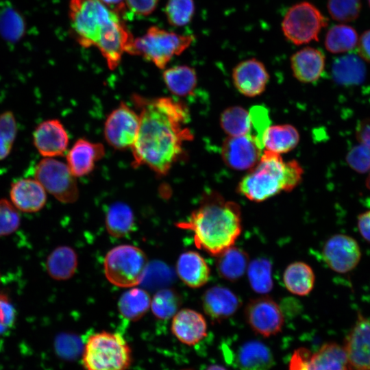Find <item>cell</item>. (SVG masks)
I'll list each match as a JSON object with an SVG mask.
<instances>
[{
	"label": "cell",
	"instance_id": "cell-1",
	"mask_svg": "<svg viewBox=\"0 0 370 370\" xmlns=\"http://www.w3.org/2000/svg\"><path fill=\"white\" fill-rule=\"evenodd\" d=\"M132 101L140 119L131 149L132 164L147 166L156 174L165 175L181 157L184 143L193 138L186 126L188 110L184 104L168 97L134 95Z\"/></svg>",
	"mask_w": 370,
	"mask_h": 370
},
{
	"label": "cell",
	"instance_id": "cell-2",
	"mask_svg": "<svg viewBox=\"0 0 370 370\" xmlns=\"http://www.w3.org/2000/svg\"><path fill=\"white\" fill-rule=\"evenodd\" d=\"M69 17L72 34L83 47L95 46L115 69L134 38L121 15L101 0H70Z\"/></svg>",
	"mask_w": 370,
	"mask_h": 370
},
{
	"label": "cell",
	"instance_id": "cell-3",
	"mask_svg": "<svg viewBox=\"0 0 370 370\" xmlns=\"http://www.w3.org/2000/svg\"><path fill=\"white\" fill-rule=\"evenodd\" d=\"M193 232L196 247L217 256L233 246L242 232L241 207L219 193H205L188 219L176 223Z\"/></svg>",
	"mask_w": 370,
	"mask_h": 370
},
{
	"label": "cell",
	"instance_id": "cell-4",
	"mask_svg": "<svg viewBox=\"0 0 370 370\" xmlns=\"http://www.w3.org/2000/svg\"><path fill=\"white\" fill-rule=\"evenodd\" d=\"M304 170L295 160L284 161L280 154L265 150L258 163L239 182L237 191L254 202L282 192H290L302 180Z\"/></svg>",
	"mask_w": 370,
	"mask_h": 370
},
{
	"label": "cell",
	"instance_id": "cell-5",
	"mask_svg": "<svg viewBox=\"0 0 370 370\" xmlns=\"http://www.w3.org/2000/svg\"><path fill=\"white\" fill-rule=\"evenodd\" d=\"M132 362V349L119 333H94L83 347L82 363L85 370H127Z\"/></svg>",
	"mask_w": 370,
	"mask_h": 370
},
{
	"label": "cell",
	"instance_id": "cell-6",
	"mask_svg": "<svg viewBox=\"0 0 370 370\" xmlns=\"http://www.w3.org/2000/svg\"><path fill=\"white\" fill-rule=\"evenodd\" d=\"M194 40L193 35H181L151 26L145 34L134 38L126 52L141 56L158 68L164 69L173 56L181 54Z\"/></svg>",
	"mask_w": 370,
	"mask_h": 370
},
{
	"label": "cell",
	"instance_id": "cell-7",
	"mask_svg": "<svg viewBox=\"0 0 370 370\" xmlns=\"http://www.w3.org/2000/svg\"><path fill=\"white\" fill-rule=\"evenodd\" d=\"M148 267L145 252L132 245H121L111 249L103 262L104 273L112 284L131 288L144 279Z\"/></svg>",
	"mask_w": 370,
	"mask_h": 370
},
{
	"label": "cell",
	"instance_id": "cell-8",
	"mask_svg": "<svg viewBox=\"0 0 370 370\" xmlns=\"http://www.w3.org/2000/svg\"><path fill=\"white\" fill-rule=\"evenodd\" d=\"M328 25V19L313 4L302 1L291 6L282 22L285 37L300 45L317 41L321 29Z\"/></svg>",
	"mask_w": 370,
	"mask_h": 370
},
{
	"label": "cell",
	"instance_id": "cell-9",
	"mask_svg": "<svg viewBox=\"0 0 370 370\" xmlns=\"http://www.w3.org/2000/svg\"><path fill=\"white\" fill-rule=\"evenodd\" d=\"M34 178L59 201L71 204L79 197L75 177L66 163L54 158H43L34 169Z\"/></svg>",
	"mask_w": 370,
	"mask_h": 370
},
{
	"label": "cell",
	"instance_id": "cell-10",
	"mask_svg": "<svg viewBox=\"0 0 370 370\" xmlns=\"http://www.w3.org/2000/svg\"><path fill=\"white\" fill-rule=\"evenodd\" d=\"M289 370H351L343 347L333 342L323 344L316 352L304 347L295 350Z\"/></svg>",
	"mask_w": 370,
	"mask_h": 370
},
{
	"label": "cell",
	"instance_id": "cell-11",
	"mask_svg": "<svg viewBox=\"0 0 370 370\" xmlns=\"http://www.w3.org/2000/svg\"><path fill=\"white\" fill-rule=\"evenodd\" d=\"M138 113L121 103L108 116L104 123V136L113 148L132 149L138 131Z\"/></svg>",
	"mask_w": 370,
	"mask_h": 370
},
{
	"label": "cell",
	"instance_id": "cell-12",
	"mask_svg": "<svg viewBox=\"0 0 370 370\" xmlns=\"http://www.w3.org/2000/svg\"><path fill=\"white\" fill-rule=\"evenodd\" d=\"M245 316L251 328L264 337L279 333L284 321L280 306L269 297L251 299L245 307Z\"/></svg>",
	"mask_w": 370,
	"mask_h": 370
},
{
	"label": "cell",
	"instance_id": "cell-13",
	"mask_svg": "<svg viewBox=\"0 0 370 370\" xmlns=\"http://www.w3.org/2000/svg\"><path fill=\"white\" fill-rule=\"evenodd\" d=\"M263 145L254 135L228 136L221 146L223 160L230 168L245 171L252 169L262 154Z\"/></svg>",
	"mask_w": 370,
	"mask_h": 370
},
{
	"label": "cell",
	"instance_id": "cell-14",
	"mask_svg": "<svg viewBox=\"0 0 370 370\" xmlns=\"http://www.w3.org/2000/svg\"><path fill=\"white\" fill-rule=\"evenodd\" d=\"M325 262L337 273H347L354 269L361 258L358 242L345 234H335L325 243L323 250Z\"/></svg>",
	"mask_w": 370,
	"mask_h": 370
},
{
	"label": "cell",
	"instance_id": "cell-15",
	"mask_svg": "<svg viewBox=\"0 0 370 370\" xmlns=\"http://www.w3.org/2000/svg\"><path fill=\"white\" fill-rule=\"evenodd\" d=\"M343 349L351 370H370V318L358 314Z\"/></svg>",
	"mask_w": 370,
	"mask_h": 370
},
{
	"label": "cell",
	"instance_id": "cell-16",
	"mask_svg": "<svg viewBox=\"0 0 370 370\" xmlns=\"http://www.w3.org/2000/svg\"><path fill=\"white\" fill-rule=\"evenodd\" d=\"M32 139L34 147L43 158L63 156L69 142L64 125L57 119L40 123L33 132Z\"/></svg>",
	"mask_w": 370,
	"mask_h": 370
},
{
	"label": "cell",
	"instance_id": "cell-17",
	"mask_svg": "<svg viewBox=\"0 0 370 370\" xmlns=\"http://www.w3.org/2000/svg\"><path fill=\"white\" fill-rule=\"evenodd\" d=\"M223 352L225 358L239 370H270L274 365L271 349L258 341H248L236 349Z\"/></svg>",
	"mask_w": 370,
	"mask_h": 370
},
{
	"label": "cell",
	"instance_id": "cell-18",
	"mask_svg": "<svg viewBox=\"0 0 370 370\" xmlns=\"http://www.w3.org/2000/svg\"><path fill=\"white\" fill-rule=\"evenodd\" d=\"M269 75L264 64L255 58L240 62L232 70V79L236 88L242 95L254 97L265 90Z\"/></svg>",
	"mask_w": 370,
	"mask_h": 370
},
{
	"label": "cell",
	"instance_id": "cell-19",
	"mask_svg": "<svg viewBox=\"0 0 370 370\" xmlns=\"http://www.w3.org/2000/svg\"><path fill=\"white\" fill-rule=\"evenodd\" d=\"M171 332L183 344L192 346L207 335V323L199 312L189 308L178 310L172 317Z\"/></svg>",
	"mask_w": 370,
	"mask_h": 370
},
{
	"label": "cell",
	"instance_id": "cell-20",
	"mask_svg": "<svg viewBox=\"0 0 370 370\" xmlns=\"http://www.w3.org/2000/svg\"><path fill=\"white\" fill-rule=\"evenodd\" d=\"M10 197L17 210L32 213L44 208L47 192L35 178H21L12 183Z\"/></svg>",
	"mask_w": 370,
	"mask_h": 370
},
{
	"label": "cell",
	"instance_id": "cell-21",
	"mask_svg": "<svg viewBox=\"0 0 370 370\" xmlns=\"http://www.w3.org/2000/svg\"><path fill=\"white\" fill-rule=\"evenodd\" d=\"M104 155L102 144L79 138L67 152L66 164L75 177H83L94 169L96 162Z\"/></svg>",
	"mask_w": 370,
	"mask_h": 370
},
{
	"label": "cell",
	"instance_id": "cell-22",
	"mask_svg": "<svg viewBox=\"0 0 370 370\" xmlns=\"http://www.w3.org/2000/svg\"><path fill=\"white\" fill-rule=\"evenodd\" d=\"M205 313L213 322H221L234 314L241 306L239 298L229 288L214 286L202 297Z\"/></svg>",
	"mask_w": 370,
	"mask_h": 370
},
{
	"label": "cell",
	"instance_id": "cell-23",
	"mask_svg": "<svg viewBox=\"0 0 370 370\" xmlns=\"http://www.w3.org/2000/svg\"><path fill=\"white\" fill-rule=\"evenodd\" d=\"M325 63L323 52L307 47L292 55L291 68L294 77L302 83H312L321 76Z\"/></svg>",
	"mask_w": 370,
	"mask_h": 370
},
{
	"label": "cell",
	"instance_id": "cell-24",
	"mask_svg": "<svg viewBox=\"0 0 370 370\" xmlns=\"http://www.w3.org/2000/svg\"><path fill=\"white\" fill-rule=\"evenodd\" d=\"M176 271L181 280L191 288H199L209 280L210 269L204 258L197 252H183L176 263Z\"/></svg>",
	"mask_w": 370,
	"mask_h": 370
},
{
	"label": "cell",
	"instance_id": "cell-25",
	"mask_svg": "<svg viewBox=\"0 0 370 370\" xmlns=\"http://www.w3.org/2000/svg\"><path fill=\"white\" fill-rule=\"evenodd\" d=\"M299 141L298 131L289 124L269 125L262 136V144L265 150L278 154L293 150Z\"/></svg>",
	"mask_w": 370,
	"mask_h": 370
},
{
	"label": "cell",
	"instance_id": "cell-26",
	"mask_svg": "<svg viewBox=\"0 0 370 370\" xmlns=\"http://www.w3.org/2000/svg\"><path fill=\"white\" fill-rule=\"evenodd\" d=\"M77 264L75 251L69 246H60L48 256L46 269L53 280H66L75 274Z\"/></svg>",
	"mask_w": 370,
	"mask_h": 370
},
{
	"label": "cell",
	"instance_id": "cell-27",
	"mask_svg": "<svg viewBox=\"0 0 370 370\" xmlns=\"http://www.w3.org/2000/svg\"><path fill=\"white\" fill-rule=\"evenodd\" d=\"M248 265V254L234 245L217 256V271L221 277L228 281L239 280L247 271Z\"/></svg>",
	"mask_w": 370,
	"mask_h": 370
},
{
	"label": "cell",
	"instance_id": "cell-28",
	"mask_svg": "<svg viewBox=\"0 0 370 370\" xmlns=\"http://www.w3.org/2000/svg\"><path fill=\"white\" fill-rule=\"evenodd\" d=\"M314 281L313 270L304 262L290 264L283 274V282L286 289L299 296L309 294L314 287Z\"/></svg>",
	"mask_w": 370,
	"mask_h": 370
},
{
	"label": "cell",
	"instance_id": "cell-29",
	"mask_svg": "<svg viewBox=\"0 0 370 370\" xmlns=\"http://www.w3.org/2000/svg\"><path fill=\"white\" fill-rule=\"evenodd\" d=\"M162 77L169 91L179 97L192 93L197 83L195 70L187 65L169 68L163 72Z\"/></svg>",
	"mask_w": 370,
	"mask_h": 370
},
{
	"label": "cell",
	"instance_id": "cell-30",
	"mask_svg": "<svg viewBox=\"0 0 370 370\" xmlns=\"http://www.w3.org/2000/svg\"><path fill=\"white\" fill-rule=\"evenodd\" d=\"M366 73L365 66L359 56L348 54L336 58L332 66L334 79L341 84L360 83Z\"/></svg>",
	"mask_w": 370,
	"mask_h": 370
},
{
	"label": "cell",
	"instance_id": "cell-31",
	"mask_svg": "<svg viewBox=\"0 0 370 370\" xmlns=\"http://www.w3.org/2000/svg\"><path fill=\"white\" fill-rule=\"evenodd\" d=\"M105 223L107 231L112 236L122 238L133 230L134 213L126 204L116 202L108 208Z\"/></svg>",
	"mask_w": 370,
	"mask_h": 370
},
{
	"label": "cell",
	"instance_id": "cell-32",
	"mask_svg": "<svg viewBox=\"0 0 370 370\" xmlns=\"http://www.w3.org/2000/svg\"><path fill=\"white\" fill-rule=\"evenodd\" d=\"M149 293L139 288H132L124 292L118 302L121 314L130 321H137L142 318L151 306Z\"/></svg>",
	"mask_w": 370,
	"mask_h": 370
},
{
	"label": "cell",
	"instance_id": "cell-33",
	"mask_svg": "<svg viewBox=\"0 0 370 370\" xmlns=\"http://www.w3.org/2000/svg\"><path fill=\"white\" fill-rule=\"evenodd\" d=\"M220 125L229 136L249 134L251 131L249 111L238 106L229 107L221 114Z\"/></svg>",
	"mask_w": 370,
	"mask_h": 370
},
{
	"label": "cell",
	"instance_id": "cell-34",
	"mask_svg": "<svg viewBox=\"0 0 370 370\" xmlns=\"http://www.w3.org/2000/svg\"><path fill=\"white\" fill-rule=\"evenodd\" d=\"M358 36L356 29L347 25L332 26L325 38L326 49L332 53H341L352 50L358 44Z\"/></svg>",
	"mask_w": 370,
	"mask_h": 370
},
{
	"label": "cell",
	"instance_id": "cell-35",
	"mask_svg": "<svg viewBox=\"0 0 370 370\" xmlns=\"http://www.w3.org/2000/svg\"><path fill=\"white\" fill-rule=\"evenodd\" d=\"M247 270L250 286L255 292L266 294L272 289L271 264L267 259L254 260Z\"/></svg>",
	"mask_w": 370,
	"mask_h": 370
},
{
	"label": "cell",
	"instance_id": "cell-36",
	"mask_svg": "<svg viewBox=\"0 0 370 370\" xmlns=\"http://www.w3.org/2000/svg\"><path fill=\"white\" fill-rule=\"evenodd\" d=\"M181 299L177 293L170 288L158 291L151 299L150 308L156 317L160 319L172 318L179 310Z\"/></svg>",
	"mask_w": 370,
	"mask_h": 370
},
{
	"label": "cell",
	"instance_id": "cell-37",
	"mask_svg": "<svg viewBox=\"0 0 370 370\" xmlns=\"http://www.w3.org/2000/svg\"><path fill=\"white\" fill-rule=\"evenodd\" d=\"M22 16L14 8L6 7L0 11V35L9 42H16L25 33Z\"/></svg>",
	"mask_w": 370,
	"mask_h": 370
},
{
	"label": "cell",
	"instance_id": "cell-38",
	"mask_svg": "<svg viewBox=\"0 0 370 370\" xmlns=\"http://www.w3.org/2000/svg\"><path fill=\"white\" fill-rule=\"evenodd\" d=\"M18 131L16 120L10 110L0 114V161L10 154Z\"/></svg>",
	"mask_w": 370,
	"mask_h": 370
},
{
	"label": "cell",
	"instance_id": "cell-39",
	"mask_svg": "<svg viewBox=\"0 0 370 370\" xmlns=\"http://www.w3.org/2000/svg\"><path fill=\"white\" fill-rule=\"evenodd\" d=\"M194 13L193 0H169L165 7L168 22L175 27H182L188 24Z\"/></svg>",
	"mask_w": 370,
	"mask_h": 370
},
{
	"label": "cell",
	"instance_id": "cell-40",
	"mask_svg": "<svg viewBox=\"0 0 370 370\" xmlns=\"http://www.w3.org/2000/svg\"><path fill=\"white\" fill-rule=\"evenodd\" d=\"M327 6L333 19L349 22L358 17L362 4L360 0H328Z\"/></svg>",
	"mask_w": 370,
	"mask_h": 370
},
{
	"label": "cell",
	"instance_id": "cell-41",
	"mask_svg": "<svg viewBox=\"0 0 370 370\" xmlns=\"http://www.w3.org/2000/svg\"><path fill=\"white\" fill-rule=\"evenodd\" d=\"M21 224V216L15 206L6 199H0V237L16 232Z\"/></svg>",
	"mask_w": 370,
	"mask_h": 370
},
{
	"label": "cell",
	"instance_id": "cell-42",
	"mask_svg": "<svg viewBox=\"0 0 370 370\" xmlns=\"http://www.w3.org/2000/svg\"><path fill=\"white\" fill-rule=\"evenodd\" d=\"M345 158L350 168L358 173L370 170V147L359 143L349 151Z\"/></svg>",
	"mask_w": 370,
	"mask_h": 370
},
{
	"label": "cell",
	"instance_id": "cell-43",
	"mask_svg": "<svg viewBox=\"0 0 370 370\" xmlns=\"http://www.w3.org/2000/svg\"><path fill=\"white\" fill-rule=\"evenodd\" d=\"M249 114L251 123L250 134L256 136L262 144L263 134L269 126L270 122L268 110L263 106H256L251 108Z\"/></svg>",
	"mask_w": 370,
	"mask_h": 370
},
{
	"label": "cell",
	"instance_id": "cell-44",
	"mask_svg": "<svg viewBox=\"0 0 370 370\" xmlns=\"http://www.w3.org/2000/svg\"><path fill=\"white\" fill-rule=\"evenodd\" d=\"M16 311L7 297L0 295V334L12 327L15 320Z\"/></svg>",
	"mask_w": 370,
	"mask_h": 370
},
{
	"label": "cell",
	"instance_id": "cell-45",
	"mask_svg": "<svg viewBox=\"0 0 370 370\" xmlns=\"http://www.w3.org/2000/svg\"><path fill=\"white\" fill-rule=\"evenodd\" d=\"M159 0H125V4L131 12L140 15L148 16L157 8Z\"/></svg>",
	"mask_w": 370,
	"mask_h": 370
},
{
	"label": "cell",
	"instance_id": "cell-46",
	"mask_svg": "<svg viewBox=\"0 0 370 370\" xmlns=\"http://www.w3.org/2000/svg\"><path fill=\"white\" fill-rule=\"evenodd\" d=\"M356 138L359 143L370 147V117L358 122L356 127Z\"/></svg>",
	"mask_w": 370,
	"mask_h": 370
},
{
	"label": "cell",
	"instance_id": "cell-47",
	"mask_svg": "<svg viewBox=\"0 0 370 370\" xmlns=\"http://www.w3.org/2000/svg\"><path fill=\"white\" fill-rule=\"evenodd\" d=\"M358 53L364 60L370 62V29L362 33L358 41Z\"/></svg>",
	"mask_w": 370,
	"mask_h": 370
},
{
	"label": "cell",
	"instance_id": "cell-48",
	"mask_svg": "<svg viewBox=\"0 0 370 370\" xmlns=\"http://www.w3.org/2000/svg\"><path fill=\"white\" fill-rule=\"evenodd\" d=\"M357 224L362 236L370 243V210L358 215Z\"/></svg>",
	"mask_w": 370,
	"mask_h": 370
},
{
	"label": "cell",
	"instance_id": "cell-49",
	"mask_svg": "<svg viewBox=\"0 0 370 370\" xmlns=\"http://www.w3.org/2000/svg\"><path fill=\"white\" fill-rule=\"evenodd\" d=\"M101 1L121 15L125 9V0H101Z\"/></svg>",
	"mask_w": 370,
	"mask_h": 370
},
{
	"label": "cell",
	"instance_id": "cell-50",
	"mask_svg": "<svg viewBox=\"0 0 370 370\" xmlns=\"http://www.w3.org/2000/svg\"><path fill=\"white\" fill-rule=\"evenodd\" d=\"M206 370H227L225 367L219 365L209 366Z\"/></svg>",
	"mask_w": 370,
	"mask_h": 370
},
{
	"label": "cell",
	"instance_id": "cell-51",
	"mask_svg": "<svg viewBox=\"0 0 370 370\" xmlns=\"http://www.w3.org/2000/svg\"><path fill=\"white\" fill-rule=\"evenodd\" d=\"M366 186H367V188L368 189L370 190V171H369V176L367 177V178L366 180Z\"/></svg>",
	"mask_w": 370,
	"mask_h": 370
},
{
	"label": "cell",
	"instance_id": "cell-52",
	"mask_svg": "<svg viewBox=\"0 0 370 370\" xmlns=\"http://www.w3.org/2000/svg\"><path fill=\"white\" fill-rule=\"evenodd\" d=\"M368 1H369V5H370V0H368Z\"/></svg>",
	"mask_w": 370,
	"mask_h": 370
}]
</instances>
